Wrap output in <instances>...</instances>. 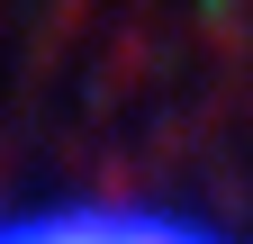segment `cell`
<instances>
[{"label":"cell","mask_w":253,"mask_h":244,"mask_svg":"<svg viewBox=\"0 0 253 244\" xmlns=\"http://www.w3.org/2000/svg\"><path fill=\"white\" fill-rule=\"evenodd\" d=\"M0 244H226L163 208H45V217H0Z\"/></svg>","instance_id":"cell-1"}]
</instances>
